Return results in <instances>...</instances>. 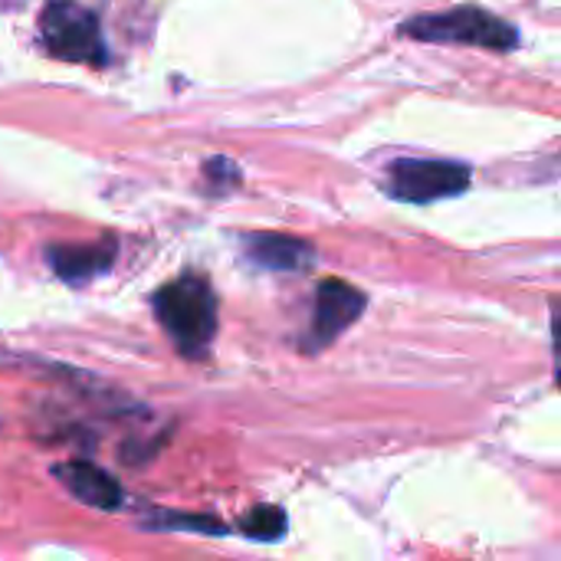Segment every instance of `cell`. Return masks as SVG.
<instances>
[{
	"label": "cell",
	"mask_w": 561,
	"mask_h": 561,
	"mask_svg": "<svg viewBox=\"0 0 561 561\" xmlns=\"http://www.w3.org/2000/svg\"><path fill=\"white\" fill-rule=\"evenodd\" d=\"M154 316L184 352H201L217 335V296L197 276L161 286L154 293Z\"/></svg>",
	"instance_id": "1"
},
{
	"label": "cell",
	"mask_w": 561,
	"mask_h": 561,
	"mask_svg": "<svg viewBox=\"0 0 561 561\" xmlns=\"http://www.w3.org/2000/svg\"><path fill=\"white\" fill-rule=\"evenodd\" d=\"M401 33L414 39H431V43H470L483 49L506 53L519 43V33L513 23L480 10V7H457L444 13H424L414 16L401 26Z\"/></svg>",
	"instance_id": "2"
},
{
	"label": "cell",
	"mask_w": 561,
	"mask_h": 561,
	"mask_svg": "<svg viewBox=\"0 0 561 561\" xmlns=\"http://www.w3.org/2000/svg\"><path fill=\"white\" fill-rule=\"evenodd\" d=\"M43 39L53 56L66 62H105L99 23L76 0H49L43 10Z\"/></svg>",
	"instance_id": "3"
},
{
	"label": "cell",
	"mask_w": 561,
	"mask_h": 561,
	"mask_svg": "<svg viewBox=\"0 0 561 561\" xmlns=\"http://www.w3.org/2000/svg\"><path fill=\"white\" fill-rule=\"evenodd\" d=\"M470 187V168L440 158H404L391 168V194L408 204H431L463 194Z\"/></svg>",
	"instance_id": "4"
},
{
	"label": "cell",
	"mask_w": 561,
	"mask_h": 561,
	"mask_svg": "<svg viewBox=\"0 0 561 561\" xmlns=\"http://www.w3.org/2000/svg\"><path fill=\"white\" fill-rule=\"evenodd\" d=\"M365 312V293L345 279H322L316 289V312H312V345L335 342L348 325L358 322Z\"/></svg>",
	"instance_id": "5"
},
{
	"label": "cell",
	"mask_w": 561,
	"mask_h": 561,
	"mask_svg": "<svg viewBox=\"0 0 561 561\" xmlns=\"http://www.w3.org/2000/svg\"><path fill=\"white\" fill-rule=\"evenodd\" d=\"M56 477L66 483V490L92 506V510H102V513H112L122 506V486L115 483V477H108L105 470H99L95 463H85V460H72V463H62L56 470Z\"/></svg>",
	"instance_id": "6"
},
{
	"label": "cell",
	"mask_w": 561,
	"mask_h": 561,
	"mask_svg": "<svg viewBox=\"0 0 561 561\" xmlns=\"http://www.w3.org/2000/svg\"><path fill=\"white\" fill-rule=\"evenodd\" d=\"M49 266L56 270L59 279L66 283H85L99 273H105L115 260L112 243H66V247H49L46 250Z\"/></svg>",
	"instance_id": "7"
},
{
	"label": "cell",
	"mask_w": 561,
	"mask_h": 561,
	"mask_svg": "<svg viewBox=\"0 0 561 561\" xmlns=\"http://www.w3.org/2000/svg\"><path fill=\"white\" fill-rule=\"evenodd\" d=\"M247 253L266 270H306L312 266V247L286 233H253L247 237Z\"/></svg>",
	"instance_id": "8"
},
{
	"label": "cell",
	"mask_w": 561,
	"mask_h": 561,
	"mask_svg": "<svg viewBox=\"0 0 561 561\" xmlns=\"http://www.w3.org/2000/svg\"><path fill=\"white\" fill-rule=\"evenodd\" d=\"M286 513L279 506H256L240 519V529L256 542H276L286 536Z\"/></svg>",
	"instance_id": "9"
}]
</instances>
